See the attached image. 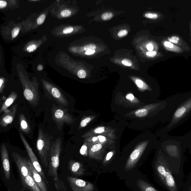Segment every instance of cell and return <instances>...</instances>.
I'll use <instances>...</instances> for the list:
<instances>
[{
	"instance_id": "cell-14",
	"label": "cell",
	"mask_w": 191,
	"mask_h": 191,
	"mask_svg": "<svg viewBox=\"0 0 191 191\" xmlns=\"http://www.w3.org/2000/svg\"><path fill=\"white\" fill-rule=\"evenodd\" d=\"M28 163L30 171L32 173V177L35 182L36 183L41 191H48L47 186L42 176L34 167L31 161L28 160Z\"/></svg>"
},
{
	"instance_id": "cell-32",
	"label": "cell",
	"mask_w": 191,
	"mask_h": 191,
	"mask_svg": "<svg viewBox=\"0 0 191 191\" xmlns=\"http://www.w3.org/2000/svg\"><path fill=\"white\" fill-rule=\"evenodd\" d=\"M71 12L68 10H65L62 11L61 12V15L63 17H67L71 15Z\"/></svg>"
},
{
	"instance_id": "cell-33",
	"label": "cell",
	"mask_w": 191,
	"mask_h": 191,
	"mask_svg": "<svg viewBox=\"0 0 191 191\" xmlns=\"http://www.w3.org/2000/svg\"><path fill=\"white\" fill-rule=\"evenodd\" d=\"M105 131V128L103 127H99L96 128L94 130V132L96 134H101L104 133Z\"/></svg>"
},
{
	"instance_id": "cell-21",
	"label": "cell",
	"mask_w": 191,
	"mask_h": 191,
	"mask_svg": "<svg viewBox=\"0 0 191 191\" xmlns=\"http://www.w3.org/2000/svg\"><path fill=\"white\" fill-rule=\"evenodd\" d=\"M149 114V110L146 109H140L135 112L136 116L143 117L147 116Z\"/></svg>"
},
{
	"instance_id": "cell-48",
	"label": "cell",
	"mask_w": 191,
	"mask_h": 191,
	"mask_svg": "<svg viewBox=\"0 0 191 191\" xmlns=\"http://www.w3.org/2000/svg\"><path fill=\"white\" fill-rule=\"evenodd\" d=\"M189 153H191V147H190V148L189 149Z\"/></svg>"
},
{
	"instance_id": "cell-12",
	"label": "cell",
	"mask_w": 191,
	"mask_h": 191,
	"mask_svg": "<svg viewBox=\"0 0 191 191\" xmlns=\"http://www.w3.org/2000/svg\"><path fill=\"white\" fill-rule=\"evenodd\" d=\"M1 151L3 171L6 179L9 180L10 179V164L8 153L5 144L2 145Z\"/></svg>"
},
{
	"instance_id": "cell-19",
	"label": "cell",
	"mask_w": 191,
	"mask_h": 191,
	"mask_svg": "<svg viewBox=\"0 0 191 191\" xmlns=\"http://www.w3.org/2000/svg\"><path fill=\"white\" fill-rule=\"evenodd\" d=\"M137 185L141 191H159L147 181L142 179H138Z\"/></svg>"
},
{
	"instance_id": "cell-2",
	"label": "cell",
	"mask_w": 191,
	"mask_h": 191,
	"mask_svg": "<svg viewBox=\"0 0 191 191\" xmlns=\"http://www.w3.org/2000/svg\"><path fill=\"white\" fill-rule=\"evenodd\" d=\"M156 175L160 184L167 191H181L184 181L176 176L170 167L166 157L159 147L154 161Z\"/></svg>"
},
{
	"instance_id": "cell-29",
	"label": "cell",
	"mask_w": 191,
	"mask_h": 191,
	"mask_svg": "<svg viewBox=\"0 0 191 191\" xmlns=\"http://www.w3.org/2000/svg\"><path fill=\"white\" fill-rule=\"evenodd\" d=\"M77 76L80 78H84L86 76V72L84 70H80L78 71Z\"/></svg>"
},
{
	"instance_id": "cell-5",
	"label": "cell",
	"mask_w": 191,
	"mask_h": 191,
	"mask_svg": "<svg viewBox=\"0 0 191 191\" xmlns=\"http://www.w3.org/2000/svg\"><path fill=\"white\" fill-rule=\"evenodd\" d=\"M61 138H58L51 146L48 164V175L52 176L54 181L58 180V169L59 165V158L62 150Z\"/></svg>"
},
{
	"instance_id": "cell-43",
	"label": "cell",
	"mask_w": 191,
	"mask_h": 191,
	"mask_svg": "<svg viewBox=\"0 0 191 191\" xmlns=\"http://www.w3.org/2000/svg\"><path fill=\"white\" fill-rule=\"evenodd\" d=\"M126 99H128V100H133V99H134V97L133 94H128L126 96Z\"/></svg>"
},
{
	"instance_id": "cell-23",
	"label": "cell",
	"mask_w": 191,
	"mask_h": 191,
	"mask_svg": "<svg viewBox=\"0 0 191 191\" xmlns=\"http://www.w3.org/2000/svg\"><path fill=\"white\" fill-rule=\"evenodd\" d=\"M113 17V14L111 13L107 12L103 14L101 16V18L104 21H107L110 20Z\"/></svg>"
},
{
	"instance_id": "cell-4",
	"label": "cell",
	"mask_w": 191,
	"mask_h": 191,
	"mask_svg": "<svg viewBox=\"0 0 191 191\" xmlns=\"http://www.w3.org/2000/svg\"><path fill=\"white\" fill-rule=\"evenodd\" d=\"M51 138L43 132L41 128L38 130L36 147L41 163L46 170H48L51 150Z\"/></svg>"
},
{
	"instance_id": "cell-13",
	"label": "cell",
	"mask_w": 191,
	"mask_h": 191,
	"mask_svg": "<svg viewBox=\"0 0 191 191\" xmlns=\"http://www.w3.org/2000/svg\"><path fill=\"white\" fill-rule=\"evenodd\" d=\"M17 107V104H15L9 110L4 112L0 120V126L5 127L12 123L15 116Z\"/></svg>"
},
{
	"instance_id": "cell-31",
	"label": "cell",
	"mask_w": 191,
	"mask_h": 191,
	"mask_svg": "<svg viewBox=\"0 0 191 191\" xmlns=\"http://www.w3.org/2000/svg\"><path fill=\"white\" fill-rule=\"evenodd\" d=\"M20 31V28L18 27H16L12 30V36L13 38H15L18 35Z\"/></svg>"
},
{
	"instance_id": "cell-10",
	"label": "cell",
	"mask_w": 191,
	"mask_h": 191,
	"mask_svg": "<svg viewBox=\"0 0 191 191\" xmlns=\"http://www.w3.org/2000/svg\"><path fill=\"white\" fill-rule=\"evenodd\" d=\"M67 180L73 191H94V186L92 183L83 179L68 176Z\"/></svg>"
},
{
	"instance_id": "cell-11",
	"label": "cell",
	"mask_w": 191,
	"mask_h": 191,
	"mask_svg": "<svg viewBox=\"0 0 191 191\" xmlns=\"http://www.w3.org/2000/svg\"><path fill=\"white\" fill-rule=\"evenodd\" d=\"M147 142L138 146L131 154L125 167L126 171H130L135 167L147 145Z\"/></svg>"
},
{
	"instance_id": "cell-45",
	"label": "cell",
	"mask_w": 191,
	"mask_h": 191,
	"mask_svg": "<svg viewBox=\"0 0 191 191\" xmlns=\"http://www.w3.org/2000/svg\"><path fill=\"white\" fill-rule=\"evenodd\" d=\"M147 49L149 51H152L153 49V45L152 44H149L147 45Z\"/></svg>"
},
{
	"instance_id": "cell-3",
	"label": "cell",
	"mask_w": 191,
	"mask_h": 191,
	"mask_svg": "<svg viewBox=\"0 0 191 191\" xmlns=\"http://www.w3.org/2000/svg\"><path fill=\"white\" fill-rule=\"evenodd\" d=\"M191 117V96L179 106L169 121L160 131L161 136L168 134L170 131L180 126Z\"/></svg>"
},
{
	"instance_id": "cell-28",
	"label": "cell",
	"mask_w": 191,
	"mask_h": 191,
	"mask_svg": "<svg viewBox=\"0 0 191 191\" xmlns=\"http://www.w3.org/2000/svg\"><path fill=\"white\" fill-rule=\"evenodd\" d=\"M168 39L170 41V42L175 43V44H177L179 43V38L178 37L173 36L168 38Z\"/></svg>"
},
{
	"instance_id": "cell-16",
	"label": "cell",
	"mask_w": 191,
	"mask_h": 191,
	"mask_svg": "<svg viewBox=\"0 0 191 191\" xmlns=\"http://www.w3.org/2000/svg\"><path fill=\"white\" fill-rule=\"evenodd\" d=\"M18 97L17 93L15 91H12L9 95L5 99V101L3 102L0 109V113L5 112L8 110V108L11 106L16 100Z\"/></svg>"
},
{
	"instance_id": "cell-34",
	"label": "cell",
	"mask_w": 191,
	"mask_h": 191,
	"mask_svg": "<svg viewBox=\"0 0 191 191\" xmlns=\"http://www.w3.org/2000/svg\"><path fill=\"white\" fill-rule=\"evenodd\" d=\"M122 63L123 64V65L128 67L131 66L132 65V63L131 61L128 59H123L122 61Z\"/></svg>"
},
{
	"instance_id": "cell-30",
	"label": "cell",
	"mask_w": 191,
	"mask_h": 191,
	"mask_svg": "<svg viewBox=\"0 0 191 191\" xmlns=\"http://www.w3.org/2000/svg\"><path fill=\"white\" fill-rule=\"evenodd\" d=\"M145 17L149 19H156L158 18V15L155 14L147 13L145 14Z\"/></svg>"
},
{
	"instance_id": "cell-27",
	"label": "cell",
	"mask_w": 191,
	"mask_h": 191,
	"mask_svg": "<svg viewBox=\"0 0 191 191\" xmlns=\"http://www.w3.org/2000/svg\"><path fill=\"white\" fill-rule=\"evenodd\" d=\"M45 15L44 14H42L40 16L37 21V23L38 25H41L44 22L45 19Z\"/></svg>"
},
{
	"instance_id": "cell-26",
	"label": "cell",
	"mask_w": 191,
	"mask_h": 191,
	"mask_svg": "<svg viewBox=\"0 0 191 191\" xmlns=\"http://www.w3.org/2000/svg\"><path fill=\"white\" fill-rule=\"evenodd\" d=\"M87 147L86 145H83L80 150V153L81 155L86 156L87 155Z\"/></svg>"
},
{
	"instance_id": "cell-37",
	"label": "cell",
	"mask_w": 191,
	"mask_h": 191,
	"mask_svg": "<svg viewBox=\"0 0 191 191\" xmlns=\"http://www.w3.org/2000/svg\"><path fill=\"white\" fill-rule=\"evenodd\" d=\"M4 79L1 78L0 79V93L1 94H2L4 91Z\"/></svg>"
},
{
	"instance_id": "cell-17",
	"label": "cell",
	"mask_w": 191,
	"mask_h": 191,
	"mask_svg": "<svg viewBox=\"0 0 191 191\" xmlns=\"http://www.w3.org/2000/svg\"><path fill=\"white\" fill-rule=\"evenodd\" d=\"M19 122L20 130L27 134L31 132V129L29 123L27 121L26 118L23 114H20L19 116Z\"/></svg>"
},
{
	"instance_id": "cell-6",
	"label": "cell",
	"mask_w": 191,
	"mask_h": 191,
	"mask_svg": "<svg viewBox=\"0 0 191 191\" xmlns=\"http://www.w3.org/2000/svg\"><path fill=\"white\" fill-rule=\"evenodd\" d=\"M51 112L53 119L59 130H61L64 125H70L73 123V117L68 113L66 109L62 108L54 104Z\"/></svg>"
},
{
	"instance_id": "cell-46",
	"label": "cell",
	"mask_w": 191,
	"mask_h": 191,
	"mask_svg": "<svg viewBox=\"0 0 191 191\" xmlns=\"http://www.w3.org/2000/svg\"><path fill=\"white\" fill-rule=\"evenodd\" d=\"M95 52V50H91L87 51H86V52H85V54H87V55H91V54H94Z\"/></svg>"
},
{
	"instance_id": "cell-38",
	"label": "cell",
	"mask_w": 191,
	"mask_h": 191,
	"mask_svg": "<svg viewBox=\"0 0 191 191\" xmlns=\"http://www.w3.org/2000/svg\"><path fill=\"white\" fill-rule=\"evenodd\" d=\"M73 31V28L72 27H68L67 28H64L63 30V33L66 34H68L71 33Z\"/></svg>"
},
{
	"instance_id": "cell-39",
	"label": "cell",
	"mask_w": 191,
	"mask_h": 191,
	"mask_svg": "<svg viewBox=\"0 0 191 191\" xmlns=\"http://www.w3.org/2000/svg\"><path fill=\"white\" fill-rule=\"evenodd\" d=\"M146 55L149 58H153L156 55V52L155 51H149L146 54Z\"/></svg>"
},
{
	"instance_id": "cell-41",
	"label": "cell",
	"mask_w": 191,
	"mask_h": 191,
	"mask_svg": "<svg viewBox=\"0 0 191 191\" xmlns=\"http://www.w3.org/2000/svg\"><path fill=\"white\" fill-rule=\"evenodd\" d=\"M164 45L165 47L170 48H173L174 47V45L170 41H166L164 43Z\"/></svg>"
},
{
	"instance_id": "cell-9",
	"label": "cell",
	"mask_w": 191,
	"mask_h": 191,
	"mask_svg": "<svg viewBox=\"0 0 191 191\" xmlns=\"http://www.w3.org/2000/svg\"><path fill=\"white\" fill-rule=\"evenodd\" d=\"M20 134V137L22 141L25 149L27 150V153L28 154V156H29L30 161L33 164L34 167L36 170V171L39 173L41 176H42L44 181H45L46 183L48 184V181L47 180V178L46 177L45 174L41 168V165H40L39 161L37 158L36 156L34 153L33 150L31 147H30L28 141L27 140L23 134H22L20 131H19Z\"/></svg>"
},
{
	"instance_id": "cell-7",
	"label": "cell",
	"mask_w": 191,
	"mask_h": 191,
	"mask_svg": "<svg viewBox=\"0 0 191 191\" xmlns=\"http://www.w3.org/2000/svg\"><path fill=\"white\" fill-rule=\"evenodd\" d=\"M43 86L48 96L56 102L64 107H68L69 103L66 98L61 91L58 88L47 82H43Z\"/></svg>"
},
{
	"instance_id": "cell-18",
	"label": "cell",
	"mask_w": 191,
	"mask_h": 191,
	"mask_svg": "<svg viewBox=\"0 0 191 191\" xmlns=\"http://www.w3.org/2000/svg\"><path fill=\"white\" fill-rule=\"evenodd\" d=\"M23 184L25 187L31 191H41L34 180L32 175H29L25 178Z\"/></svg>"
},
{
	"instance_id": "cell-1",
	"label": "cell",
	"mask_w": 191,
	"mask_h": 191,
	"mask_svg": "<svg viewBox=\"0 0 191 191\" xmlns=\"http://www.w3.org/2000/svg\"><path fill=\"white\" fill-rule=\"evenodd\" d=\"M191 147V131L182 136H162L160 147L166 157L170 167L181 180L184 181V153Z\"/></svg>"
},
{
	"instance_id": "cell-40",
	"label": "cell",
	"mask_w": 191,
	"mask_h": 191,
	"mask_svg": "<svg viewBox=\"0 0 191 191\" xmlns=\"http://www.w3.org/2000/svg\"><path fill=\"white\" fill-rule=\"evenodd\" d=\"M136 84H137V86L138 87L142 88L144 86V83L142 81H141V80H137L136 81Z\"/></svg>"
},
{
	"instance_id": "cell-8",
	"label": "cell",
	"mask_w": 191,
	"mask_h": 191,
	"mask_svg": "<svg viewBox=\"0 0 191 191\" xmlns=\"http://www.w3.org/2000/svg\"><path fill=\"white\" fill-rule=\"evenodd\" d=\"M12 156L18 168L21 179L23 184L25 178L32 175L28 164V160L16 152H13Z\"/></svg>"
},
{
	"instance_id": "cell-44",
	"label": "cell",
	"mask_w": 191,
	"mask_h": 191,
	"mask_svg": "<svg viewBox=\"0 0 191 191\" xmlns=\"http://www.w3.org/2000/svg\"><path fill=\"white\" fill-rule=\"evenodd\" d=\"M97 137L99 139V140L100 142H105L106 140V137H104V136H98Z\"/></svg>"
},
{
	"instance_id": "cell-25",
	"label": "cell",
	"mask_w": 191,
	"mask_h": 191,
	"mask_svg": "<svg viewBox=\"0 0 191 191\" xmlns=\"http://www.w3.org/2000/svg\"><path fill=\"white\" fill-rule=\"evenodd\" d=\"M96 46L95 44H91L87 45L84 47V50L85 51H89L91 50H95Z\"/></svg>"
},
{
	"instance_id": "cell-36",
	"label": "cell",
	"mask_w": 191,
	"mask_h": 191,
	"mask_svg": "<svg viewBox=\"0 0 191 191\" xmlns=\"http://www.w3.org/2000/svg\"><path fill=\"white\" fill-rule=\"evenodd\" d=\"M128 34V31L126 30H121L118 32V36L120 38H122L126 36Z\"/></svg>"
},
{
	"instance_id": "cell-24",
	"label": "cell",
	"mask_w": 191,
	"mask_h": 191,
	"mask_svg": "<svg viewBox=\"0 0 191 191\" xmlns=\"http://www.w3.org/2000/svg\"><path fill=\"white\" fill-rule=\"evenodd\" d=\"M113 152H109V153L107 154V156L106 157L105 160H104L103 163L104 165L106 164L109 161H110V160L111 159L112 157L113 156Z\"/></svg>"
},
{
	"instance_id": "cell-35",
	"label": "cell",
	"mask_w": 191,
	"mask_h": 191,
	"mask_svg": "<svg viewBox=\"0 0 191 191\" xmlns=\"http://www.w3.org/2000/svg\"><path fill=\"white\" fill-rule=\"evenodd\" d=\"M37 46L35 44H31L27 47V52H31L36 50Z\"/></svg>"
},
{
	"instance_id": "cell-47",
	"label": "cell",
	"mask_w": 191,
	"mask_h": 191,
	"mask_svg": "<svg viewBox=\"0 0 191 191\" xmlns=\"http://www.w3.org/2000/svg\"><path fill=\"white\" fill-rule=\"evenodd\" d=\"M97 139H98V137H94L93 138L92 141H93V142H96V141L97 140Z\"/></svg>"
},
{
	"instance_id": "cell-15",
	"label": "cell",
	"mask_w": 191,
	"mask_h": 191,
	"mask_svg": "<svg viewBox=\"0 0 191 191\" xmlns=\"http://www.w3.org/2000/svg\"><path fill=\"white\" fill-rule=\"evenodd\" d=\"M69 170L73 175L83 176L84 174V169L81 163L73 160H69L68 163Z\"/></svg>"
},
{
	"instance_id": "cell-20",
	"label": "cell",
	"mask_w": 191,
	"mask_h": 191,
	"mask_svg": "<svg viewBox=\"0 0 191 191\" xmlns=\"http://www.w3.org/2000/svg\"><path fill=\"white\" fill-rule=\"evenodd\" d=\"M181 191H191V172L184 183Z\"/></svg>"
},
{
	"instance_id": "cell-22",
	"label": "cell",
	"mask_w": 191,
	"mask_h": 191,
	"mask_svg": "<svg viewBox=\"0 0 191 191\" xmlns=\"http://www.w3.org/2000/svg\"><path fill=\"white\" fill-rule=\"evenodd\" d=\"M91 119L90 117H87L86 118L83 119L80 123V127L83 128L86 127L87 123L91 121Z\"/></svg>"
},
{
	"instance_id": "cell-42",
	"label": "cell",
	"mask_w": 191,
	"mask_h": 191,
	"mask_svg": "<svg viewBox=\"0 0 191 191\" xmlns=\"http://www.w3.org/2000/svg\"><path fill=\"white\" fill-rule=\"evenodd\" d=\"M7 5V3L5 1H0V8L1 9L5 8Z\"/></svg>"
}]
</instances>
